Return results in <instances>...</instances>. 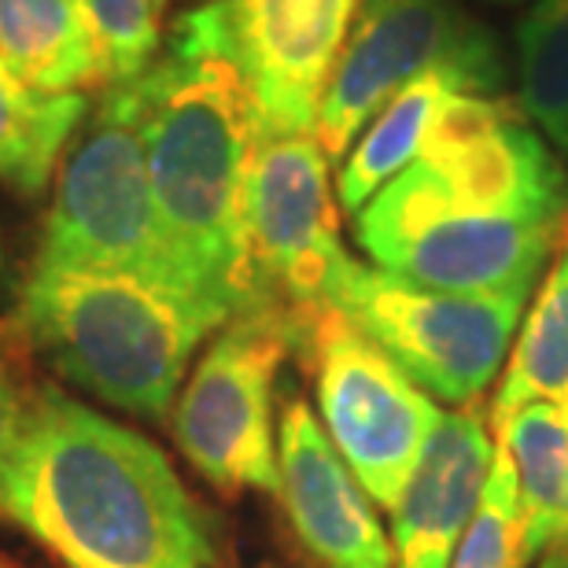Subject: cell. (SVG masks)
<instances>
[{"label":"cell","instance_id":"1","mask_svg":"<svg viewBox=\"0 0 568 568\" xmlns=\"http://www.w3.org/2000/svg\"><path fill=\"white\" fill-rule=\"evenodd\" d=\"M568 230V170L506 100L458 93L425 152L355 214L373 266L458 295L531 300Z\"/></svg>","mask_w":568,"mask_h":568},{"label":"cell","instance_id":"2","mask_svg":"<svg viewBox=\"0 0 568 568\" xmlns=\"http://www.w3.org/2000/svg\"><path fill=\"white\" fill-rule=\"evenodd\" d=\"M159 230L178 281L214 317L266 303L247 241V170L258 126L219 0L178 19L138 78Z\"/></svg>","mask_w":568,"mask_h":568},{"label":"cell","instance_id":"3","mask_svg":"<svg viewBox=\"0 0 568 568\" xmlns=\"http://www.w3.org/2000/svg\"><path fill=\"white\" fill-rule=\"evenodd\" d=\"M0 514L63 568H207L214 558L207 517L166 454L52 388L30 399Z\"/></svg>","mask_w":568,"mask_h":568},{"label":"cell","instance_id":"4","mask_svg":"<svg viewBox=\"0 0 568 568\" xmlns=\"http://www.w3.org/2000/svg\"><path fill=\"white\" fill-rule=\"evenodd\" d=\"M16 325L74 388L163 422L196 347L225 325L185 292L108 270H30Z\"/></svg>","mask_w":568,"mask_h":568},{"label":"cell","instance_id":"5","mask_svg":"<svg viewBox=\"0 0 568 568\" xmlns=\"http://www.w3.org/2000/svg\"><path fill=\"white\" fill-rule=\"evenodd\" d=\"M33 270H108L185 292L159 230L138 82L104 85L93 115L78 130Z\"/></svg>","mask_w":568,"mask_h":568},{"label":"cell","instance_id":"6","mask_svg":"<svg viewBox=\"0 0 568 568\" xmlns=\"http://www.w3.org/2000/svg\"><path fill=\"white\" fill-rule=\"evenodd\" d=\"M303 328L281 306L236 314L196 362L174 410V439L189 465L222 495H281L274 384Z\"/></svg>","mask_w":568,"mask_h":568},{"label":"cell","instance_id":"7","mask_svg":"<svg viewBox=\"0 0 568 568\" xmlns=\"http://www.w3.org/2000/svg\"><path fill=\"white\" fill-rule=\"evenodd\" d=\"M520 295H458L414 284L392 270L351 263L333 311L403 366L417 388L450 406H476L514 351L525 317Z\"/></svg>","mask_w":568,"mask_h":568},{"label":"cell","instance_id":"8","mask_svg":"<svg viewBox=\"0 0 568 568\" xmlns=\"http://www.w3.org/2000/svg\"><path fill=\"white\" fill-rule=\"evenodd\" d=\"M303 351L314 366L325 436L355 473L362 491L395 514L439 428L443 414L436 399L336 311L314 317Z\"/></svg>","mask_w":568,"mask_h":568},{"label":"cell","instance_id":"9","mask_svg":"<svg viewBox=\"0 0 568 568\" xmlns=\"http://www.w3.org/2000/svg\"><path fill=\"white\" fill-rule=\"evenodd\" d=\"M428 71H454L476 97L503 85L495 41L454 0H362L317 108L325 155H347L373 115Z\"/></svg>","mask_w":568,"mask_h":568},{"label":"cell","instance_id":"10","mask_svg":"<svg viewBox=\"0 0 568 568\" xmlns=\"http://www.w3.org/2000/svg\"><path fill=\"white\" fill-rule=\"evenodd\" d=\"M247 241L266 303L306 325L333 311L351 270L328 185V155L317 133L258 138L247 170Z\"/></svg>","mask_w":568,"mask_h":568},{"label":"cell","instance_id":"11","mask_svg":"<svg viewBox=\"0 0 568 568\" xmlns=\"http://www.w3.org/2000/svg\"><path fill=\"white\" fill-rule=\"evenodd\" d=\"M258 138L314 133L358 0H219Z\"/></svg>","mask_w":568,"mask_h":568},{"label":"cell","instance_id":"12","mask_svg":"<svg viewBox=\"0 0 568 568\" xmlns=\"http://www.w3.org/2000/svg\"><path fill=\"white\" fill-rule=\"evenodd\" d=\"M277 462L284 514L317 561L325 568H395L366 491L303 399H288L281 414Z\"/></svg>","mask_w":568,"mask_h":568},{"label":"cell","instance_id":"13","mask_svg":"<svg viewBox=\"0 0 568 568\" xmlns=\"http://www.w3.org/2000/svg\"><path fill=\"white\" fill-rule=\"evenodd\" d=\"M495 465V436L487 414L462 406L439 417L414 484L392 514L395 568H450L480 509Z\"/></svg>","mask_w":568,"mask_h":568},{"label":"cell","instance_id":"14","mask_svg":"<svg viewBox=\"0 0 568 568\" xmlns=\"http://www.w3.org/2000/svg\"><path fill=\"white\" fill-rule=\"evenodd\" d=\"M520 495V568H568V410L531 403L495 432Z\"/></svg>","mask_w":568,"mask_h":568},{"label":"cell","instance_id":"15","mask_svg":"<svg viewBox=\"0 0 568 568\" xmlns=\"http://www.w3.org/2000/svg\"><path fill=\"white\" fill-rule=\"evenodd\" d=\"M458 93H469V89L454 71H428L403 85L362 130L358 144H351L336 178L339 207L358 214L395 174H403L425 152L432 126Z\"/></svg>","mask_w":568,"mask_h":568},{"label":"cell","instance_id":"16","mask_svg":"<svg viewBox=\"0 0 568 568\" xmlns=\"http://www.w3.org/2000/svg\"><path fill=\"white\" fill-rule=\"evenodd\" d=\"M0 55L38 93H78L104 82L78 0H0Z\"/></svg>","mask_w":568,"mask_h":568},{"label":"cell","instance_id":"17","mask_svg":"<svg viewBox=\"0 0 568 568\" xmlns=\"http://www.w3.org/2000/svg\"><path fill=\"white\" fill-rule=\"evenodd\" d=\"M531 403H554L568 410V230L554 255V266L520 322L509 351V366L491 403V432L503 428L517 410Z\"/></svg>","mask_w":568,"mask_h":568},{"label":"cell","instance_id":"18","mask_svg":"<svg viewBox=\"0 0 568 568\" xmlns=\"http://www.w3.org/2000/svg\"><path fill=\"white\" fill-rule=\"evenodd\" d=\"M89 115L85 93H38L0 55V185L38 196Z\"/></svg>","mask_w":568,"mask_h":568},{"label":"cell","instance_id":"19","mask_svg":"<svg viewBox=\"0 0 568 568\" xmlns=\"http://www.w3.org/2000/svg\"><path fill=\"white\" fill-rule=\"evenodd\" d=\"M520 108L568 170V0H539L517 30Z\"/></svg>","mask_w":568,"mask_h":568},{"label":"cell","instance_id":"20","mask_svg":"<svg viewBox=\"0 0 568 568\" xmlns=\"http://www.w3.org/2000/svg\"><path fill=\"white\" fill-rule=\"evenodd\" d=\"M93 30L104 85H126L152 67L159 52V8L163 0H78Z\"/></svg>","mask_w":568,"mask_h":568},{"label":"cell","instance_id":"21","mask_svg":"<svg viewBox=\"0 0 568 568\" xmlns=\"http://www.w3.org/2000/svg\"><path fill=\"white\" fill-rule=\"evenodd\" d=\"M450 568H520V495L509 450L495 439V465L480 509Z\"/></svg>","mask_w":568,"mask_h":568},{"label":"cell","instance_id":"22","mask_svg":"<svg viewBox=\"0 0 568 568\" xmlns=\"http://www.w3.org/2000/svg\"><path fill=\"white\" fill-rule=\"evenodd\" d=\"M27 410L30 403L19 395V384L11 381V373L0 362V487H4V476L11 469V458L19 450L22 428H27Z\"/></svg>","mask_w":568,"mask_h":568},{"label":"cell","instance_id":"23","mask_svg":"<svg viewBox=\"0 0 568 568\" xmlns=\"http://www.w3.org/2000/svg\"><path fill=\"white\" fill-rule=\"evenodd\" d=\"M484 4H498V8H514V4H525V0H484Z\"/></svg>","mask_w":568,"mask_h":568}]
</instances>
